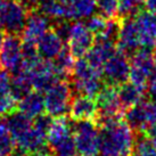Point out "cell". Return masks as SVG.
<instances>
[{
	"mask_svg": "<svg viewBox=\"0 0 156 156\" xmlns=\"http://www.w3.org/2000/svg\"><path fill=\"white\" fill-rule=\"evenodd\" d=\"M99 128L100 156H133L134 131L124 120L116 119Z\"/></svg>",
	"mask_w": 156,
	"mask_h": 156,
	"instance_id": "obj_1",
	"label": "cell"
},
{
	"mask_svg": "<svg viewBox=\"0 0 156 156\" xmlns=\"http://www.w3.org/2000/svg\"><path fill=\"white\" fill-rule=\"evenodd\" d=\"M72 78V90H75L79 95L96 97L100 89L104 87L101 72L91 66L84 57L79 58L74 63Z\"/></svg>",
	"mask_w": 156,
	"mask_h": 156,
	"instance_id": "obj_2",
	"label": "cell"
},
{
	"mask_svg": "<svg viewBox=\"0 0 156 156\" xmlns=\"http://www.w3.org/2000/svg\"><path fill=\"white\" fill-rule=\"evenodd\" d=\"M72 87L67 80H58L44 91V112L51 117L66 116L72 100Z\"/></svg>",
	"mask_w": 156,
	"mask_h": 156,
	"instance_id": "obj_3",
	"label": "cell"
},
{
	"mask_svg": "<svg viewBox=\"0 0 156 156\" xmlns=\"http://www.w3.org/2000/svg\"><path fill=\"white\" fill-rule=\"evenodd\" d=\"M73 138L76 152L83 156H98L99 128L95 121H73Z\"/></svg>",
	"mask_w": 156,
	"mask_h": 156,
	"instance_id": "obj_4",
	"label": "cell"
},
{
	"mask_svg": "<svg viewBox=\"0 0 156 156\" xmlns=\"http://www.w3.org/2000/svg\"><path fill=\"white\" fill-rule=\"evenodd\" d=\"M152 48L140 47L130 56V74L129 81L139 87L146 88L148 78L154 69Z\"/></svg>",
	"mask_w": 156,
	"mask_h": 156,
	"instance_id": "obj_5",
	"label": "cell"
},
{
	"mask_svg": "<svg viewBox=\"0 0 156 156\" xmlns=\"http://www.w3.org/2000/svg\"><path fill=\"white\" fill-rule=\"evenodd\" d=\"M130 74V56L119 50L113 54L101 69L104 82L111 86H120L129 80Z\"/></svg>",
	"mask_w": 156,
	"mask_h": 156,
	"instance_id": "obj_6",
	"label": "cell"
},
{
	"mask_svg": "<svg viewBox=\"0 0 156 156\" xmlns=\"http://www.w3.org/2000/svg\"><path fill=\"white\" fill-rule=\"evenodd\" d=\"M67 48L75 58H83L95 44V35L87 27L86 23L74 21L71 24L67 38Z\"/></svg>",
	"mask_w": 156,
	"mask_h": 156,
	"instance_id": "obj_7",
	"label": "cell"
},
{
	"mask_svg": "<svg viewBox=\"0 0 156 156\" xmlns=\"http://www.w3.org/2000/svg\"><path fill=\"white\" fill-rule=\"evenodd\" d=\"M22 44L21 35L6 34L0 49V69L9 74L17 73L22 67Z\"/></svg>",
	"mask_w": 156,
	"mask_h": 156,
	"instance_id": "obj_8",
	"label": "cell"
},
{
	"mask_svg": "<svg viewBox=\"0 0 156 156\" xmlns=\"http://www.w3.org/2000/svg\"><path fill=\"white\" fill-rule=\"evenodd\" d=\"M124 117V121L132 130L144 133L148 126L156 122V103L152 100H141L126 108Z\"/></svg>",
	"mask_w": 156,
	"mask_h": 156,
	"instance_id": "obj_9",
	"label": "cell"
},
{
	"mask_svg": "<svg viewBox=\"0 0 156 156\" xmlns=\"http://www.w3.org/2000/svg\"><path fill=\"white\" fill-rule=\"evenodd\" d=\"M2 31L7 34L21 35L29 12L18 0H1Z\"/></svg>",
	"mask_w": 156,
	"mask_h": 156,
	"instance_id": "obj_10",
	"label": "cell"
},
{
	"mask_svg": "<svg viewBox=\"0 0 156 156\" xmlns=\"http://www.w3.org/2000/svg\"><path fill=\"white\" fill-rule=\"evenodd\" d=\"M140 47H141V39L133 15L123 17L120 23L116 48L130 56L132 52Z\"/></svg>",
	"mask_w": 156,
	"mask_h": 156,
	"instance_id": "obj_11",
	"label": "cell"
},
{
	"mask_svg": "<svg viewBox=\"0 0 156 156\" xmlns=\"http://www.w3.org/2000/svg\"><path fill=\"white\" fill-rule=\"evenodd\" d=\"M27 74L30 76L32 89L40 92H44L56 81L61 80L57 75L52 61L47 59H41Z\"/></svg>",
	"mask_w": 156,
	"mask_h": 156,
	"instance_id": "obj_12",
	"label": "cell"
},
{
	"mask_svg": "<svg viewBox=\"0 0 156 156\" xmlns=\"http://www.w3.org/2000/svg\"><path fill=\"white\" fill-rule=\"evenodd\" d=\"M51 27V20L38 10L29 12L21 37L25 42L37 44L38 40Z\"/></svg>",
	"mask_w": 156,
	"mask_h": 156,
	"instance_id": "obj_13",
	"label": "cell"
},
{
	"mask_svg": "<svg viewBox=\"0 0 156 156\" xmlns=\"http://www.w3.org/2000/svg\"><path fill=\"white\" fill-rule=\"evenodd\" d=\"M139 34L141 47L152 48L156 44V15L148 10H138L133 15Z\"/></svg>",
	"mask_w": 156,
	"mask_h": 156,
	"instance_id": "obj_14",
	"label": "cell"
},
{
	"mask_svg": "<svg viewBox=\"0 0 156 156\" xmlns=\"http://www.w3.org/2000/svg\"><path fill=\"white\" fill-rule=\"evenodd\" d=\"M97 112H98V108L94 97L79 95V94L75 97H72L69 111L72 121H83V120L94 121L96 119Z\"/></svg>",
	"mask_w": 156,
	"mask_h": 156,
	"instance_id": "obj_15",
	"label": "cell"
},
{
	"mask_svg": "<svg viewBox=\"0 0 156 156\" xmlns=\"http://www.w3.org/2000/svg\"><path fill=\"white\" fill-rule=\"evenodd\" d=\"M116 51V44L111 41L95 39V44L84 56L91 66L101 72L103 66L108 61L111 56Z\"/></svg>",
	"mask_w": 156,
	"mask_h": 156,
	"instance_id": "obj_16",
	"label": "cell"
},
{
	"mask_svg": "<svg viewBox=\"0 0 156 156\" xmlns=\"http://www.w3.org/2000/svg\"><path fill=\"white\" fill-rule=\"evenodd\" d=\"M38 52L42 59L52 61L54 58L62 51V49L65 46V42L61 39V37L57 34L51 27L44 33L35 44Z\"/></svg>",
	"mask_w": 156,
	"mask_h": 156,
	"instance_id": "obj_17",
	"label": "cell"
},
{
	"mask_svg": "<svg viewBox=\"0 0 156 156\" xmlns=\"http://www.w3.org/2000/svg\"><path fill=\"white\" fill-rule=\"evenodd\" d=\"M17 111L25 114L32 120L44 113V100L42 92L31 90L27 95L17 101Z\"/></svg>",
	"mask_w": 156,
	"mask_h": 156,
	"instance_id": "obj_18",
	"label": "cell"
},
{
	"mask_svg": "<svg viewBox=\"0 0 156 156\" xmlns=\"http://www.w3.org/2000/svg\"><path fill=\"white\" fill-rule=\"evenodd\" d=\"M16 109L17 100L10 91V75L5 69H0V117L7 116Z\"/></svg>",
	"mask_w": 156,
	"mask_h": 156,
	"instance_id": "obj_19",
	"label": "cell"
},
{
	"mask_svg": "<svg viewBox=\"0 0 156 156\" xmlns=\"http://www.w3.org/2000/svg\"><path fill=\"white\" fill-rule=\"evenodd\" d=\"M66 6V21L87 20L96 12V0H63Z\"/></svg>",
	"mask_w": 156,
	"mask_h": 156,
	"instance_id": "obj_20",
	"label": "cell"
},
{
	"mask_svg": "<svg viewBox=\"0 0 156 156\" xmlns=\"http://www.w3.org/2000/svg\"><path fill=\"white\" fill-rule=\"evenodd\" d=\"M116 89L120 103L124 109L140 103L141 100H144V97L146 95V88L139 87L129 80L117 86Z\"/></svg>",
	"mask_w": 156,
	"mask_h": 156,
	"instance_id": "obj_21",
	"label": "cell"
},
{
	"mask_svg": "<svg viewBox=\"0 0 156 156\" xmlns=\"http://www.w3.org/2000/svg\"><path fill=\"white\" fill-rule=\"evenodd\" d=\"M6 117V124L8 130L10 131V133L13 136L14 140H16L20 138L21 136L27 132L32 128L33 124V120L30 119L29 116H26L25 114L21 113L20 111H15V112L8 114Z\"/></svg>",
	"mask_w": 156,
	"mask_h": 156,
	"instance_id": "obj_22",
	"label": "cell"
},
{
	"mask_svg": "<svg viewBox=\"0 0 156 156\" xmlns=\"http://www.w3.org/2000/svg\"><path fill=\"white\" fill-rule=\"evenodd\" d=\"M74 63H75V58L71 55L67 46H64V48L57 55L56 58L52 59L54 67L61 80H67L69 76H72Z\"/></svg>",
	"mask_w": 156,
	"mask_h": 156,
	"instance_id": "obj_23",
	"label": "cell"
},
{
	"mask_svg": "<svg viewBox=\"0 0 156 156\" xmlns=\"http://www.w3.org/2000/svg\"><path fill=\"white\" fill-rule=\"evenodd\" d=\"M37 10L51 21L66 20V6L63 0H40Z\"/></svg>",
	"mask_w": 156,
	"mask_h": 156,
	"instance_id": "obj_24",
	"label": "cell"
},
{
	"mask_svg": "<svg viewBox=\"0 0 156 156\" xmlns=\"http://www.w3.org/2000/svg\"><path fill=\"white\" fill-rule=\"evenodd\" d=\"M32 89L29 74L24 71H18L17 73L10 74V91L15 99L20 100L27 95Z\"/></svg>",
	"mask_w": 156,
	"mask_h": 156,
	"instance_id": "obj_25",
	"label": "cell"
},
{
	"mask_svg": "<svg viewBox=\"0 0 156 156\" xmlns=\"http://www.w3.org/2000/svg\"><path fill=\"white\" fill-rule=\"evenodd\" d=\"M15 147V140L7 128L6 121L0 117V156H12Z\"/></svg>",
	"mask_w": 156,
	"mask_h": 156,
	"instance_id": "obj_26",
	"label": "cell"
},
{
	"mask_svg": "<svg viewBox=\"0 0 156 156\" xmlns=\"http://www.w3.org/2000/svg\"><path fill=\"white\" fill-rule=\"evenodd\" d=\"M133 156H156V140L144 134L136 140Z\"/></svg>",
	"mask_w": 156,
	"mask_h": 156,
	"instance_id": "obj_27",
	"label": "cell"
},
{
	"mask_svg": "<svg viewBox=\"0 0 156 156\" xmlns=\"http://www.w3.org/2000/svg\"><path fill=\"white\" fill-rule=\"evenodd\" d=\"M96 10L106 18H115L119 15L117 0H96Z\"/></svg>",
	"mask_w": 156,
	"mask_h": 156,
	"instance_id": "obj_28",
	"label": "cell"
},
{
	"mask_svg": "<svg viewBox=\"0 0 156 156\" xmlns=\"http://www.w3.org/2000/svg\"><path fill=\"white\" fill-rule=\"evenodd\" d=\"M119 1V15L122 18L132 16L141 9L145 0H117Z\"/></svg>",
	"mask_w": 156,
	"mask_h": 156,
	"instance_id": "obj_29",
	"label": "cell"
},
{
	"mask_svg": "<svg viewBox=\"0 0 156 156\" xmlns=\"http://www.w3.org/2000/svg\"><path fill=\"white\" fill-rule=\"evenodd\" d=\"M107 20L108 18L101 16L100 14H97V15H91L90 17L87 18L86 21V25L89 30L94 33L95 37L99 35L103 31H104L105 26H106V23H107Z\"/></svg>",
	"mask_w": 156,
	"mask_h": 156,
	"instance_id": "obj_30",
	"label": "cell"
},
{
	"mask_svg": "<svg viewBox=\"0 0 156 156\" xmlns=\"http://www.w3.org/2000/svg\"><path fill=\"white\" fill-rule=\"evenodd\" d=\"M21 4L24 6V8L27 12H32V10H37L38 6H39L40 0H18Z\"/></svg>",
	"mask_w": 156,
	"mask_h": 156,
	"instance_id": "obj_31",
	"label": "cell"
},
{
	"mask_svg": "<svg viewBox=\"0 0 156 156\" xmlns=\"http://www.w3.org/2000/svg\"><path fill=\"white\" fill-rule=\"evenodd\" d=\"M144 7H145L146 10L156 15V0H145Z\"/></svg>",
	"mask_w": 156,
	"mask_h": 156,
	"instance_id": "obj_32",
	"label": "cell"
},
{
	"mask_svg": "<svg viewBox=\"0 0 156 156\" xmlns=\"http://www.w3.org/2000/svg\"><path fill=\"white\" fill-rule=\"evenodd\" d=\"M0 30L2 31V4L0 0Z\"/></svg>",
	"mask_w": 156,
	"mask_h": 156,
	"instance_id": "obj_33",
	"label": "cell"
},
{
	"mask_svg": "<svg viewBox=\"0 0 156 156\" xmlns=\"http://www.w3.org/2000/svg\"><path fill=\"white\" fill-rule=\"evenodd\" d=\"M5 39V32L0 30V49H1V46H2V42H4Z\"/></svg>",
	"mask_w": 156,
	"mask_h": 156,
	"instance_id": "obj_34",
	"label": "cell"
},
{
	"mask_svg": "<svg viewBox=\"0 0 156 156\" xmlns=\"http://www.w3.org/2000/svg\"><path fill=\"white\" fill-rule=\"evenodd\" d=\"M153 59H154V66H156V48L155 50L153 51Z\"/></svg>",
	"mask_w": 156,
	"mask_h": 156,
	"instance_id": "obj_35",
	"label": "cell"
},
{
	"mask_svg": "<svg viewBox=\"0 0 156 156\" xmlns=\"http://www.w3.org/2000/svg\"><path fill=\"white\" fill-rule=\"evenodd\" d=\"M79 156H83V155H80V154H79Z\"/></svg>",
	"mask_w": 156,
	"mask_h": 156,
	"instance_id": "obj_36",
	"label": "cell"
}]
</instances>
